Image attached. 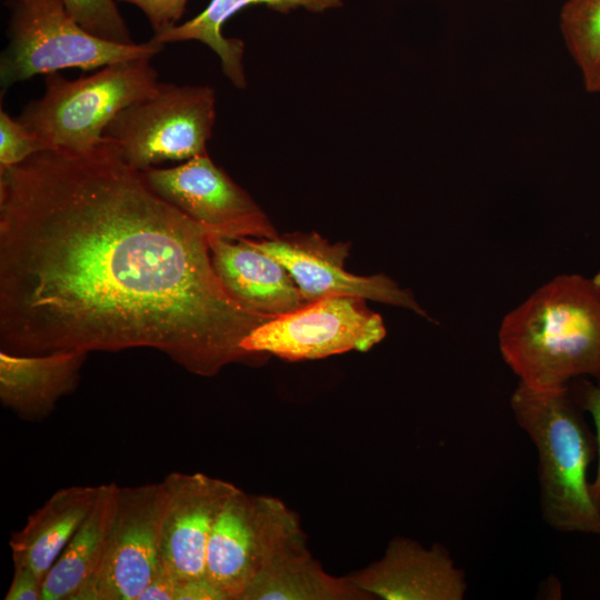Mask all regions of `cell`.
Wrapping results in <instances>:
<instances>
[{
	"label": "cell",
	"instance_id": "cell-1",
	"mask_svg": "<svg viewBox=\"0 0 600 600\" xmlns=\"http://www.w3.org/2000/svg\"><path fill=\"white\" fill-rule=\"evenodd\" d=\"M210 233L103 139L0 169V347L14 354L152 348L210 377L254 356L272 319L224 290Z\"/></svg>",
	"mask_w": 600,
	"mask_h": 600
},
{
	"label": "cell",
	"instance_id": "cell-2",
	"mask_svg": "<svg viewBox=\"0 0 600 600\" xmlns=\"http://www.w3.org/2000/svg\"><path fill=\"white\" fill-rule=\"evenodd\" d=\"M499 350L526 386L551 390L579 378L600 386V272L559 274L508 312Z\"/></svg>",
	"mask_w": 600,
	"mask_h": 600
},
{
	"label": "cell",
	"instance_id": "cell-3",
	"mask_svg": "<svg viewBox=\"0 0 600 600\" xmlns=\"http://www.w3.org/2000/svg\"><path fill=\"white\" fill-rule=\"evenodd\" d=\"M510 407L538 451L540 509L546 523L560 532L600 534V507L588 481L589 466L597 456L596 437L570 383L538 390L519 381Z\"/></svg>",
	"mask_w": 600,
	"mask_h": 600
},
{
	"label": "cell",
	"instance_id": "cell-4",
	"mask_svg": "<svg viewBox=\"0 0 600 600\" xmlns=\"http://www.w3.org/2000/svg\"><path fill=\"white\" fill-rule=\"evenodd\" d=\"M150 60L112 63L76 80L48 73L42 97L30 101L18 119L44 150H90L103 141L106 128L122 109L158 87Z\"/></svg>",
	"mask_w": 600,
	"mask_h": 600
},
{
	"label": "cell",
	"instance_id": "cell-5",
	"mask_svg": "<svg viewBox=\"0 0 600 600\" xmlns=\"http://www.w3.org/2000/svg\"><path fill=\"white\" fill-rule=\"evenodd\" d=\"M9 44L0 60V84H12L37 74L62 69L94 70L133 59H152L163 43H119L97 37L82 28L61 0H31L18 3L10 22Z\"/></svg>",
	"mask_w": 600,
	"mask_h": 600
},
{
	"label": "cell",
	"instance_id": "cell-6",
	"mask_svg": "<svg viewBox=\"0 0 600 600\" xmlns=\"http://www.w3.org/2000/svg\"><path fill=\"white\" fill-rule=\"evenodd\" d=\"M216 121V93L209 86L159 82L149 96L122 109L103 139L133 168L186 161L207 151Z\"/></svg>",
	"mask_w": 600,
	"mask_h": 600
},
{
	"label": "cell",
	"instance_id": "cell-7",
	"mask_svg": "<svg viewBox=\"0 0 600 600\" xmlns=\"http://www.w3.org/2000/svg\"><path fill=\"white\" fill-rule=\"evenodd\" d=\"M301 544L306 538L299 518L281 500L238 489L212 527L206 577L227 600H241L272 559Z\"/></svg>",
	"mask_w": 600,
	"mask_h": 600
},
{
	"label": "cell",
	"instance_id": "cell-8",
	"mask_svg": "<svg viewBox=\"0 0 600 600\" xmlns=\"http://www.w3.org/2000/svg\"><path fill=\"white\" fill-rule=\"evenodd\" d=\"M364 300L341 294L307 302L253 329L241 348L252 356L272 353L288 360L367 351L384 338L386 328Z\"/></svg>",
	"mask_w": 600,
	"mask_h": 600
},
{
	"label": "cell",
	"instance_id": "cell-9",
	"mask_svg": "<svg viewBox=\"0 0 600 600\" xmlns=\"http://www.w3.org/2000/svg\"><path fill=\"white\" fill-rule=\"evenodd\" d=\"M161 483L119 487L102 560L74 600H138L162 569Z\"/></svg>",
	"mask_w": 600,
	"mask_h": 600
},
{
	"label": "cell",
	"instance_id": "cell-10",
	"mask_svg": "<svg viewBox=\"0 0 600 600\" xmlns=\"http://www.w3.org/2000/svg\"><path fill=\"white\" fill-rule=\"evenodd\" d=\"M150 188L210 234L237 240L276 239L270 221L208 152L171 168L141 171Z\"/></svg>",
	"mask_w": 600,
	"mask_h": 600
},
{
	"label": "cell",
	"instance_id": "cell-11",
	"mask_svg": "<svg viewBox=\"0 0 600 600\" xmlns=\"http://www.w3.org/2000/svg\"><path fill=\"white\" fill-rule=\"evenodd\" d=\"M160 483L162 569L178 582L206 577V552L212 527L239 488L201 472L173 471Z\"/></svg>",
	"mask_w": 600,
	"mask_h": 600
},
{
	"label": "cell",
	"instance_id": "cell-12",
	"mask_svg": "<svg viewBox=\"0 0 600 600\" xmlns=\"http://www.w3.org/2000/svg\"><path fill=\"white\" fill-rule=\"evenodd\" d=\"M248 240L286 267L306 302L328 296H357L407 308L428 318L412 293L387 276L360 277L346 271V244H329L314 233L284 239Z\"/></svg>",
	"mask_w": 600,
	"mask_h": 600
},
{
	"label": "cell",
	"instance_id": "cell-13",
	"mask_svg": "<svg viewBox=\"0 0 600 600\" xmlns=\"http://www.w3.org/2000/svg\"><path fill=\"white\" fill-rule=\"evenodd\" d=\"M360 590L384 600H461L466 576L440 543L423 548L396 537L383 557L347 576Z\"/></svg>",
	"mask_w": 600,
	"mask_h": 600
},
{
	"label": "cell",
	"instance_id": "cell-14",
	"mask_svg": "<svg viewBox=\"0 0 600 600\" xmlns=\"http://www.w3.org/2000/svg\"><path fill=\"white\" fill-rule=\"evenodd\" d=\"M212 266L227 293L246 309L274 318L306 304L290 272L248 238L210 236Z\"/></svg>",
	"mask_w": 600,
	"mask_h": 600
},
{
	"label": "cell",
	"instance_id": "cell-15",
	"mask_svg": "<svg viewBox=\"0 0 600 600\" xmlns=\"http://www.w3.org/2000/svg\"><path fill=\"white\" fill-rule=\"evenodd\" d=\"M87 353L14 354L0 351V401L20 419L41 421L73 392Z\"/></svg>",
	"mask_w": 600,
	"mask_h": 600
},
{
	"label": "cell",
	"instance_id": "cell-16",
	"mask_svg": "<svg viewBox=\"0 0 600 600\" xmlns=\"http://www.w3.org/2000/svg\"><path fill=\"white\" fill-rule=\"evenodd\" d=\"M99 486L56 491L28 517L10 539L13 566L32 570L42 581L82 521L90 513Z\"/></svg>",
	"mask_w": 600,
	"mask_h": 600
},
{
	"label": "cell",
	"instance_id": "cell-17",
	"mask_svg": "<svg viewBox=\"0 0 600 600\" xmlns=\"http://www.w3.org/2000/svg\"><path fill=\"white\" fill-rule=\"evenodd\" d=\"M262 4L288 13L298 8L322 12L342 6V0H211L204 10L191 20L152 37L160 43L196 40L207 44L220 58L224 76L237 88H244L247 79L242 63L244 44L241 40L226 38L222 26L238 11L249 6Z\"/></svg>",
	"mask_w": 600,
	"mask_h": 600
},
{
	"label": "cell",
	"instance_id": "cell-18",
	"mask_svg": "<svg viewBox=\"0 0 600 600\" xmlns=\"http://www.w3.org/2000/svg\"><path fill=\"white\" fill-rule=\"evenodd\" d=\"M119 487L99 486L94 504L47 573L42 600H74L98 569L117 509Z\"/></svg>",
	"mask_w": 600,
	"mask_h": 600
},
{
	"label": "cell",
	"instance_id": "cell-19",
	"mask_svg": "<svg viewBox=\"0 0 600 600\" xmlns=\"http://www.w3.org/2000/svg\"><path fill=\"white\" fill-rule=\"evenodd\" d=\"M372 596L348 577L328 574L306 544L272 559L254 578L241 600H369Z\"/></svg>",
	"mask_w": 600,
	"mask_h": 600
},
{
	"label": "cell",
	"instance_id": "cell-20",
	"mask_svg": "<svg viewBox=\"0 0 600 600\" xmlns=\"http://www.w3.org/2000/svg\"><path fill=\"white\" fill-rule=\"evenodd\" d=\"M559 29L583 84L588 83L600 70V0H567Z\"/></svg>",
	"mask_w": 600,
	"mask_h": 600
},
{
	"label": "cell",
	"instance_id": "cell-21",
	"mask_svg": "<svg viewBox=\"0 0 600 600\" xmlns=\"http://www.w3.org/2000/svg\"><path fill=\"white\" fill-rule=\"evenodd\" d=\"M61 1L68 13L90 33L113 42H134L114 0Z\"/></svg>",
	"mask_w": 600,
	"mask_h": 600
},
{
	"label": "cell",
	"instance_id": "cell-22",
	"mask_svg": "<svg viewBox=\"0 0 600 600\" xmlns=\"http://www.w3.org/2000/svg\"><path fill=\"white\" fill-rule=\"evenodd\" d=\"M44 150L34 134L17 118L0 110V169L14 167Z\"/></svg>",
	"mask_w": 600,
	"mask_h": 600
},
{
	"label": "cell",
	"instance_id": "cell-23",
	"mask_svg": "<svg viewBox=\"0 0 600 600\" xmlns=\"http://www.w3.org/2000/svg\"><path fill=\"white\" fill-rule=\"evenodd\" d=\"M569 383L583 411L591 416L594 423L598 464L590 488L594 501L600 507V386L587 378L574 379Z\"/></svg>",
	"mask_w": 600,
	"mask_h": 600
},
{
	"label": "cell",
	"instance_id": "cell-24",
	"mask_svg": "<svg viewBox=\"0 0 600 600\" xmlns=\"http://www.w3.org/2000/svg\"><path fill=\"white\" fill-rule=\"evenodd\" d=\"M138 7L148 18L154 36L178 24L188 0H121Z\"/></svg>",
	"mask_w": 600,
	"mask_h": 600
},
{
	"label": "cell",
	"instance_id": "cell-25",
	"mask_svg": "<svg viewBox=\"0 0 600 600\" xmlns=\"http://www.w3.org/2000/svg\"><path fill=\"white\" fill-rule=\"evenodd\" d=\"M13 577L6 600H42L43 581L29 568L13 566Z\"/></svg>",
	"mask_w": 600,
	"mask_h": 600
},
{
	"label": "cell",
	"instance_id": "cell-26",
	"mask_svg": "<svg viewBox=\"0 0 600 600\" xmlns=\"http://www.w3.org/2000/svg\"><path fill=\"white\" fill-rule=\"evenodd\" d=\"M176 600H227L224 594L207 578L178 582Z\"/></svg>",
	"mask_w": 600,
	"mask_h": 600
},
{
	"label": "cell",
	"instance_id": "cell-27",
	"mask_svg": "<svg viewBox=\"0 0 600 600\" xmlns=\"http://www.w3.org/2000/svg\"><path fill=\"white\" fill-rule=\"evenodd\" d=\"M178 581L163 569L149 582L138 600H176Z\"/></svg>",
	"mask_w": 600,
	"mask_h": 600
},
{
	"label": "cell",
	"instance_id": "cell-28",
	"mask_svg": "<svg viewBox=\"0 0 600 600\" xmlns=\"http://www.w3.org/2000/svg\"><path fill=\"white\" fill-rule=\"evenodd\" d=\"M584 88L588 92L600 94V70L588 83L584 84Z\"/></svg>",
	"mask_w": 600,
	"mask_h": 600
},
{
	"label": "cell",
	"instance_id": "cell-29",
	"mask_svg": "<svg viewBox=\"0 0 600 600\" xmlns=\"http://www.w3.org/2000/svg\"><path fill=\"white\" fill-rule=\"evenodd\" d=\"M9 1H14V2H17V3H23V2L31 1V0H9Z\"/></svg>",
	"mask_w": 600,
	"mask_h": 600
}]
</instances>
